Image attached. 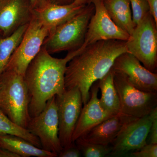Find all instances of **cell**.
Listing matches in <instances>:
<instances>
[{
	"mask_svg": "<svg viewBox=\"0 0 157 157\" xmlns=\"http://www.w3.org/2000/svg\"><path fill=\"white\" fill-rule=\"evenodd\" d=\"M149 7V12L157 25V0H147Z\"/></svg>",
	"mask_w": 157,
	"mask_h": 157,
	"instance_id": "4316f807",
	"label": "cell"
},
{
	"mask_svg": "<svg viewBox=\"0 0 157 157\" xmlns=\"http://www.w3.org/2000/svg\"><path fill=\"white\" fill-rule=\"evenodd\" d=\"M76 145L85 157H104L109 155L112 147L110 145L90 143L78 138L75 141Z\"/></svg>",
	"mask_w": 157,
	"mask_h": 157,
	"instance_id": "7402d4cb",
	"label": "cell"
},
{
	"mask_svg": "<svg viewBox=\"0 0 157 157\" xmlns=\"http://www.w3.org/2000/svg\"><path fill=\"white\" fill-rule=\"evenodd\" d=\"M85 6H77L73 3L60 5L49 1L34 9V15L50 32L73 17Z\"/></svg>",
	"mask_w": 157,
	"mask_h": 157,
	"instance_id": "9a60e30c",
	"label": "cell"
},
{
	"mask_svg": "<svg viewBox=\"0 0 157 157\" xmlns=\"http://www.w3.org/2000/svg\"><path fill=\"white\" fill-rule=\"evenodd\" d=\"M59 121V137L62 147L73 143L72 137L82 109V99L80 90L75 87L66 90L56 96Z\"/></svg>",
	"mask_w": 157,
	"mask_h": 157,
	"instance_id": "9c48e42d",
	"label": "cell"
},
{
	"mask_svg": "<svg viewBox=\"0 0 157 157\" xmlns=\"http://www.w3.org/2000/svg\"><path fill=\"white\" fill-rule=\"evenodd\" d=\"M81 155L80 150L74 142L69 146L63 147L61 151L59 154L58 157H79Z\"/></svg>",
	"mask_w": 157,
	"mask_h": 157,
	"instance_id": "484cf974",
	"label": "cell"
},
{
	"mask_svg": "<svg viewBox=\"0 0 157 157\" xmlns=\"http://www.w3.org/2000/svg\"><path fill=\"white\" fill-rule=\"evenodd\" d=\"M130 2L135 27L149 13V7L147 0H130Z\"/></svg>",
	"mask_w": 157,
	"mask_h": 157,
	"instance_id": "603a6c76",
	"label": "cell"
},
{
	"mask_svg": "<svg viewBox=\"0 0 157 157\" xmlns=\"http://www.w3.org/2000/svg\"><path fill=\"white\" fill-rule=\"evenodd\" d=\"M49 33L50 30L34 15L5 70L24 76L29 65L40 51Z\"/></svg>",
	"mask_w": 157,
	"mask_h": 157,
	"instance_id": "8992f818",
	"label": "cell"
},
{
	"mask_svg": "<svg viewBox=\"0 0 157 157\" xmlns=\"http://www.w3.org/2000/svg\"><path fill=\"white\" fill-rule=\"evenodd\" d=\"M113 81L119 98L120 113L139 118L149 115L157 107V93L138 89L121 73L114 72Z\"/></svg>",
	"mask_w": 157,
	"mask_h": 157,
	"instance_id": "52a82bcc",
	"label": "cell"
},
{
	"mask_svg": "<svg viewBox=\"0 0 157 157\" xmlns=\"http://www.w3.org/2000/svg\"><path fill=\"white\" fill-rule=\"evenodd\" d=\"M94 11L93 3L87 2L77 14L50 31L42 47L50 54L80 48L84 43L89 24Z\"/></svg>",
	"mask_w": 157,
	"mask_h": 157,
	"instance_id": "3957f363",
	"label": "cell"
},
{
	"mask_svg": "<svg viewBox=\"0 0 157 157\" xmlns=\"http://www.w3.org/2000/svg\"><path fill=\"white\" fill-rule=\"evenodd\" d=\"M87 2L93 3L95 11L89 24L82 48L84 49L89 45L102 40H128L130 35L113 21L105 9L103 0H88Z\"/></svg>",
	"mask_w": 157,
	"mask_h": 157,
	"instance_id": "8fae6325",
	"label": "cell"
},
{
	"mask_svg": "<svg viewBox=\"0 0 157 157\" xmlns=\"http://www.w3.org/2000/svg\"><path fill=\"white\" fill-rule=\"evenodd\" d=\"M12 135L28 140L35 146L42 148L38 137L27 128L18 125L12 121L0 109V135Z\"/></svg>",
	"mask_w": 157,
	"mask_h": 157,
	"instance_id": "44dd1931",
	"label": "cell"
},
{
	"mask_svg": "<svg viewBox=\"0 0 157 157\" xmlns=\"http://www.w3.org/2000/svg\"><path fill=\"white\" fill-rule=\"evenodd\" d=\"M1 32H0V34H1Z\"/></svg>",
	"mask_w": 157,
	"mask_h": 157,
	"instance_id": "836d02e7",
	"label": "cell"
},
{
	"mask_svg": "<svg viewBox=\"0 0 157 157\" xmlns=\"http://www.w3.org/2000/svg\"><path fill=\"white\" fill-rule=\"evenodd\" d=\"M0 82V109L12 121L27 128L31 117L28 91L24 76L5 70Z\"/></svg>",
	"mask_w": 157,
	"mask_h": 157,
	"instance_id": "277c9868",
	"label": "cell"
},
{
	"mask_svg": "<svg viewBox=\"0 0 157 157\" xmlns=\"http://www.w3.org/2000/svg\"><path fill=\"white\" fill-rule=\"evenodd\" d=\"M1 82H0V88H1Z\"/></svg>",
	"mask_w": 157,
	"mask_h": 157,
	"instance_id": "1f68e13d",
	"label": "cell"
},
{
	"mask_svg": "<svg viewBox=\"0 0 157 157\" xmlns=\"http://www.w3.org/2000/svg\"><path fill=\"white\" fill-rule=\"evenodd\" d=\"M29 0H2L0 2V32L3 37L10 36L28 24L33 17Z\"/></svg>",
	"mask_w": 157,
	"mask_h": 157,
	"instance_id": "4fadbf2b",
	"label": "cell"
},
{
	"mask_svg": "<svg viewBox=\"0 0 157 157\" xmlns=\"http://www.w3.org/2000/svg\"><path fill=\"white\" fill-rule=\"evenodd\" d=\"M129 155L132 157H157V144H147Z\"/></svg>",
	"mask_w": 157,
	"mask_h": 157,
	"instance_id": "cb8c5ba5",
	"label": "cell"
},
{
	"mask_svg": "<svg viewBox=\"0 0 157 157\" xmlns=\"http://www.w3.org/2000/svg\"><path fill=\"white\" fill-rule=\"evenodd\" d=\"M27 129L38 137L43 149L58 155L63 147L59 137L56 96L48 100L39 115L31 117Z\"/></svg>",
	"mask_w": 157,
	"mask_h": 157,
	"instance_id": "ba28073f",
	"label": "cell"
},
{
	"mask_svg": "<svg viewBox=\"0 0 157 157\" xmlns=\"http://www.w3.org/2000/svg\"><path fill=\"white\" fill-rule=\"evenodd\" d=\"M88 0H74L73 3L77 6H84L87 4Z\"/></svg>",
	"mask_w": 157,
	"mask_h": 157,
	"instance_id": "4dcf8cb0",
	"label": "cell"
},
{
	"mask_svg": "<svg viewBox=\"0 0 157 157\" xmlns=\"http://www.w3.org/2000/svg\"><path fill=\"white\" fill-rule=\"evenodd\" d=\"M99 90L97 81L91 87L89 100L81 109L72 137L73 142L97 125L113 116L108 113L101 106L98 97Z\"/></svg>",
	"mask_w": 157,
	"mask_h": 157,
	"instance_id": "5bb4252c",
	"label": "cell"
},
{
	"mask_svg": "<svg viewBox=\"0 0 157 157\" xmlns=\"http://www.w3.org/2000/svg\"><path fill=\"white\" fill-rule=\"evenodd\" d=\"M108 15L116 25L131 35L135 26L130 0H103Z\"/></svg>",
	"mask_w": 157,
	"mask_h": 157,
	"instance_id": "ac0fdd59",
	"label": "cell"
},
{
	"mask_svg": "<svg viewBox=\"0 0 157 157\" xmlns=\"http://www.w3.org/2000/svg\"><path fill=\"white\" fill-rule=\"evenodd\" d=\"M114 72L111 68L108 73L98 81V88L101 91L99 99L102 107L108 113L114 115L120 113V104L113 77Z\"/></svg>",
	"mask_w": 157,
	"mask_h": 157,
	"instance_id": "d6986e66",
	"label": "cell"
},
{
	"mask_svg": "<svg viewBox=\"0 0 157 157\" xmlns=\"http://www.w3.org/2000/svg\"><path fill=\"white\" fill-rule=\"evenodd\" d=\"M0 147L19 157H56L57 155L35 146L28 140L12 135H0Z\"/></svg>",
	"mask_w": 157,
	"mask_h": 157,
	"instance_id": "e0dca14e",
	"label": "cell"
},
{
	"mask_svg": "<svg viewBox=\"0 0 157 157\" xmlns=\"http://www.w3.org/2000/svg\"><path fill=\"white\" fill-rule=\"evenodd\" d=\"M152 119L147 139V144H157V107L152 110Z\"/></svg>",
	"mask_w": 157,
	"mask_h": 157,
	"instance_id": "d4e9b609",
	"label": "cell"
},
{
	"mask_svg": "<svg viewBox=\"0 0 157 157\" xmlns=\"http://www.w3.org/2000/svg\"><path fill=\"white\" fill-rule=\"evenodd\" d=\"M52 2L60 5H67L72 4L74 0H50Z\"/></svg>",
	"mask_w": 157,
	"mask_h": 157,
	"instance_id": "f546056e",
	"label": "cell"
},
{
	"mask_svg": "<svg viewBox=\"0 0 157 157\" xmlns=\"http://www.w3.org/2000/svg\"><path fill=\"white\" fill-rule=\"evenodd\" d=\"M128 52L153 73H157V25L148 13L134 28L126 41Z\"/></svg>",
	"mask_w": 157,
	"mask_h": 157,
	"instance_id": "5b68a950",
	"label": "cell"
},
{
	"mask_svg": "<svg viewBox=\"0 0 157 157\" xmlns=\"http://www.w3.org/2000/svg\"><path fill=\"white\" fill-rule=\"evenodd\" d=\"M152 119L151 112L143 117H132L127 122L109 145L112 147L109 155H124L147 144Z\"/></svg>",
	"mask_w": 157,
	"mask_h": 157,
	"instance_id": "30bf717a",
	"label": "cell"
},
{
	"mask_svg": "<svg viewBox=\"0 0 157 157\" xmlns=\"http://www.w3.org/2000/svg\"><path fill=\"white\" fill-rule=\"evenodd\" d=\"M132 117L120 113L103 121L79 138L90 143L109 145L124 124Z\"/></svg>",
	"mask_w": 157,
	"mask_h": 157,
	"instance_id": "2e32d148",
	"label": "cell"
},
{
	"mask_svg": "<svg viewBox=\"0 0 157 157\" xmlns=\"http://www.w3.org/2000/svg\"><path fill=\"white\" fill-rule=\"evenodd\" d=\"M115 73L125 76L130 83L145 92L157 93V74L146 69L135 56L126 52L117 57L112 67Z\"/></svg>",
	"mask_w": 157,
	"mask_h": 157,
	"instance_id": "7c38bea8",
	"label": "cell"
},
{
	"mask_svg": "<svg viewBox=\"0 0 157 157\" xmlns=\"http://www.w3.org/2000/svg\"><path fill=\"white\" fill-rule=\"evenodd\" d=\"M0 157H19L17 155L15 154L6 149L0 147Z\"/></svg>",
	"mask_w": 157,
	"mask_h": 157,
	"instance_id": "f1b7e54d",
	"label": "cell"
},
{
	"mask_svg": "<svg viewBox=\"0 0 157 157\" xmlns=\"http://www.w3.org/2000/svg\"><path fill=\"white\" fill-rule=\"evenodd\" d=\"M29 24L21 27L10 36L0 37V77L20 43Z\"/></svg>",
	"mask_w": 157,
	"mask_h": 157,
	"instance_id": "ffe728a7",
	"label": "cell"
},
{
	"mask_svg": "<svg viewBox=\"0 0 157 157\" xmlns=\"http://www.w3.org/2000/svg\"><path fill=\"white\" fill-rule=\"evenodd\" d=\"M1 1H2V0H0V2H1Z\"/></svg>",
	"mask_w": 157,
	"mask_h": 157,
	"instance_id": "d6a6232c",
	"label": "cell"
},
{
	"mask_svg": "<svg viewBox=\"0 0 157 157\" xmlns=\"http://www.w3.org/2000/svg\"><path fill=\"white\" fill-rule=\"evenodd\" d=\"M80 48L68 52L64 58L53 57L43 47L31 62L24 78L29 96L31 117L39 115L48 100L66 91L65 74L68 63L80 53Z\"/></svg>",
	"mask_w": 157,
	"mask_h": 157,
	"instance_id": "7a4b0ae2",
	"label": "cell"
},
{
	"mask_svg": "<svg viewBox=\"0 0 157 157\" xmlns=\"http://www.w3.org/2000/svg\"><path fill=\"white\" fill-rule=\"evenodd\" d=\"M126 52V41L122 40H102L89 45L68 63L65 74L66 89L78 88L83 105L86 104L92 85L105 76L116 59Z\"/></svg>",
	"mask_w": 157,
	"mask_h": 157,
	"instance_id": "6da1fadb",
	"label": "cell"
},
{
	"mask_svg": "<svg viewBox=\"0 0 157 157\" xmlns=\"http://www.w3.org/2000/svg\"><path fill=\"white\" fill-rule=\"evenodd\" d=\"M33 10L41 7L50 0H29Z\"/></svg>",
	"mask_w": 157,
	"mask_h": 157,
	"instance_id": "83f0119b",
	"label": "cell"
}]
</instances>
